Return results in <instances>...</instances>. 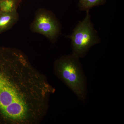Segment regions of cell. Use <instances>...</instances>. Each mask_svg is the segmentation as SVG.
<instances>
[{
  "mask_svg": "<svg viewBox=\"0 0 124 124\" xmlns=\"http://www.w3.org/2000/svg\"><path fill=\"white\" fill-rule=\"evenodd\" d=\"M55 89L22 51L0 46V124H38Z\"/></svg>",
  "mask_w": 124,
  "mask_h": 124,
  "instance_id": "6da1fadb",
  "label": "cell"
},
{
  "mask_svg": "<svg viewBox=\"0 0 124 124\" xmlns=\"http://www.w3.org/2000/svg\"><path fill=\"white\" fill-rule=\"evenodd\" d=\"M75 54L63 55L54 64L56 76L76 95L78 100L85 101L88 93L86 76L80 61Z\"/></svg>",
  "mask_w": 124,
  "mask_h": 124,
  "instance_id": "7a4b0ae2",
  "label": "cell"
},
{
  "mask_svg": "<svg viewBox=\"0 0 124 124\" xmlns=\"http://www.w3.org/2000/svg\"><path fill=\"white\" fill-rule=\"evenodd\" d=\"M86 11L84 19L79 22L71 35L67 36L71 39L72 53L80 58L84 57L92 46L101 41L91 22L89 11Z\"/></svg>",
  "mask_w": 124,
  "mask_h": 124,
  "instance_id": "3957f363",
  "label": "cell"
},
{
  "mask_svg": "<svg viewBox=\"0 0 124 124\" xmlns=\"http://www.w3.org/2000/svg\"><path fill=\"white\" fill-rule=\"evenodd\" d=\"M30 28L33 33L42 35L54 43L61 34L62 26L53 12L40 8L36 11Z\"/></svg>",
  "mask_w": 124,
  "mask_h": 124,
  "instance_id": "277c9868",
  "label": "cell"
},
{
  "mask_svg": "<svg viewBox=\"0 0 124 124\" xmlns=\"http://www.w3.org/2000/svg\"><path fill=\"white\" fill-rule=\"evenodd\" d=\"M19 20L17 11L10 13L0 11V34L11 29Z\"/></svg>",
  "mask_w": 124,
  "mask_h": 124,
  "instance_id": "5b68a950",
  "label": "cell"
},
{
  "mask_svg": "<svg viewBox=\"0 0 124 124\" xmlns=\"http://www.w3.org/2000/svg\"><path fill=\"white\" fill-rule=\"evenodd\" d=\"M23 0H1L0 11L13 12L17 11L18 7Z\"/></svg>",
  "mask_w": 124,
  "mask_h": 124,
  "instance_id": "8992f818",
  "label": "cell"
},
{
  "mask_svg": "<svg viewBox=\"0 0 124 124\" xmlns=\"http://www.w3.org/2000/svg\"><path fill=\"white\" fill-rule=\"evenodd\" d=\"M106 0H79L78 7L81 11H88L93 7L104 4Z\"/></svg>",
  "mask_w": 124,
  "mask_h": 124,
  "instance_id": "52a82bcc",
  "label": "cell"
},
{
  "mask_svg": "<svg viewBox=\"0 0 124 124\" xmlns=\"http://www.w3.org/2000/svg\"><path fill=\"white\" fill-rule=\"evenodd\" d=\"M1 0H0V2Z\"/></svg>",
  "mask_w": 124,
  "mask_h": 124,
  "instance_id": "ba28073f",
  "label": "cell"
}]
</instances>
